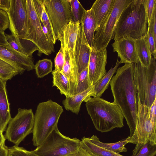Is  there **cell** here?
Returning <instances> with one entry per match:
<instances>
[{
	"label": "cell",
	"mask_w": 156,
	"mask_h": 156,
	"mask_svg": "<svg viewBox=\"0 0 156 156\" xmlns=\"http://www.w3.org/2000/svg\"><path fill=\"white\" fill-rule=\"evenodd\" d=\"M110 83L114 102L120 108L129 128L131 136L135 128L138 108L134 79V63L117 69Z\"/></svg>",
	"instance_id": "obj_1"
},
{
	"label": "cell",
	"mask_w": 156,
	"mask_h": 156,
	"mask_svg": "<svg viewBox=\"0 0 156 156\" xmlns=\"http://www.w3.org/2000/svg\"><path fill=\"white\" fill-rule=\"evenodd\" d=\"M146 0H132L122 12L116 24L114 41L125 37L136 40L147 33Z\"/></svg>",
	"instance_id": "obj_2"
},
{
	"label": "cell",
	"mask_w": 156,
	"mask_h": 156,
	"mask_svg": "<svg viewBox=\"0 0 156 156\" xmlns=\"http://www.w3.org/2000/svg\"><path fill=\"white\" fill-rule=\"evenodd\" d=\"M86 107L95 129L101 133L110 131L124 126V118L119 107L100 97L91 98Z\"/></svg>",
	"instance_id": "obj_3"
},
{
	"label": "cell",
	"mask_w": 156,
	"mask_h": 156,
	"mask_svg": "<svg viewBox=\"0 0 156 156\" xmlns=\"http://www.w3.org/2000/svg\"><path fill=\"white\" fill-rule=\"evenodd\" d=\"M62 107L51 100L39 103L34 115L32 131L34 145L41 144L56 127Z\"/></svg>",
	"instance_id": "obj_4"
},
{
	"label": "cell",
	"mask_w": 156,
	"mask_h": 156,
	"mask_svg": "<svg viewBox=\"0 0 156 156\" xmlns=\"http://www.w3.org/2000/svg\"><path fill=\"white\" fill-rule=\"evenodd\" d=\"M156 58L151 57L148 67L139 61L134 63V79L140 102L149 108L156 99Z\"/></svg>",
	"instance_id": "obj_5"
},
{
	"label": "cell",
	"mask_w": 156,
	"mask_h": 156,
	"mask_svg": "<svg viewBox=\"0 0 156 156\" xmlns=\"http://www.w3.org/2000/svg\"><path fill=\"white\" fill-rule=\"evenodd\" d=\"M80 140L62 134L58 127L33 151L38 156H64L77 150Z\"/></svg>",
	"instance_id": "obj_6"
},
{
	"label": "cell",
	"mask_w": 156,
	"mask_h": 156,
	"mask_svg": "<svg viewBox=\"0 0 156 156\" xmlns=\"http://www.w3.org/2000/svg\"><path fill=\"white\" fill-rule=\"evenodd\" d=\"M132 0H115L114 5L106 18L95 31L94 48L98 50L106 49L115 37L116 24L123 10Z\"/></svg>",
	"instance_id": "obj_7"
},
{
	"label": "cell",
	"mask_w": 156,
	"mask_h": 156,
	"mask_svg": "<svg viewBox=\"0 0 156 156\" xmlns=\"http://www.w3.org/2000/svg\"><path fill=\"white\" fill-rule=\"evenodd\" d=\"M43 3L50 20L56 40L64 38L66 26L72 21L68 0H44Z\"/></svg>",
	"instance_id": "obj_8"
},
{
	"label": "cell",
	"mask_w": 156,
	"mask_h": 156,
	"mask_svg": "<svg viewBox=\"0 0 156 156\" xmlns=\"http://www.w3.org/2000/svg\"><path fill=\"white\" fill-rule=\"evenodd\" d=\"M28 14V33L24 40L33 43L38 48V55H49L55 51L54 44L44 34L40 21L36 12L33 0H26Z\"/></svg>",
	"instance_id": "obj_9"
},
{
	"label": "cell",
	"mask_w": 156,
	"mask_h": 156,
	"mask_svg": "<svg viewBox=\"0 0 156 156\" xmlns=\"http://www.w3.org/2000/svg\"><path fill=\"white\" fill-rule=\"evenodd\" d=\"M34 118L31 109L19 108L17 114L8 123L4 135L5 139L18 146L28 135L32 133Z\"/></svg>",
	"instance_id": "obj_10"
},
{
	"label": "cell",
	"mask_w": 156,
	"mask_h": 156,
	"mask_svg": "<svg viewBox=\"0 0 156 156\" xmlns=\"http://www.w3.org/2000/svg\"><path fill=\"white\" fill-rule=\"evenodd\" d=\"M138 112L137 119L134 132L131 136L126 138L128 143L139 146L149 141L156 144V126L149 117L148 108L142 105L136 94Z\"/></svg>",
	"instance_id": "obj_11"
},
{
	"label": "cell",
	"mask_w": 156,
	"mask_h": 156,
	"mask_svg": "<svg viewBox=\"0 0 156 156\" xmlns=\"http://www.w3.org/2000/svg\"><path fill=\"white\" fill-rule=\"evenodd\" d=\"M7 13L11 34L17 39L24 40L28 33L26 0H10V8Z\"/></svg>",
	"instance_id": "obj_12"
},
{
	"label": "cell",
	"mask_w": 156,
	"mask_h": 156,
	"mask_svg": "<svg viewBox=\"0 0 156 156\" xmlns=\"http://www.w3.org/2000/svg\"><path fill=\"white\" fill-rule=\"evenodd\" d=\"M0 58L14 67L20 74L26 70L29 71L34 69L32 57L17 52L9 44L7 45L0 44Z\"/></svg>",
	"instance_id": "obj_13"
},
{
	"label": "cell",
	"mask_w": 156,
	"mask_h": 156,
	"mask_svg": "<svg viewBox=\"0 0 156 156\" xmlns=\"http://www.w3.org/2000/svg\"><path fill=\"white\" fill-rule=\"evenodd\" d=\"M107 49L101 50L92 48L88 66L90 82L94 85L106 73Z\"/></svg>",
	"instance_id": "obj_14"
},
{
	"label": "cell",
	"mask_w": 156,
	"mask_h": 156,
	"mask_svg": "<svg viewBox=\"0 0 156 156\" xmlns=\"http://www.w3.org/2000/svg\"><path fill=\"white\" fill-rule=\"evenodd\" d=\"M112 44L113 51L120 58V64L135 63L139 61L135 46V40L125 37L114 41Z\"/></svg>",
	"instance_id": "obj_15"
},
{
	"label": "cell",
	"mask_w": 156,
	"mask_h": 156,
	"mask_svg": "<svg viewBox=\"0 0 156 156\" xmlns=\"http://www.w3.org/2000/svg\"><path fill=\"white\" fill-rule=\"evenodd\" d=\"M91 48L85 38L80 24L78 34L74 51V56L78 74L88 66Z\"/></svg>",
	"instance_id": "obj_16"
},
{
	"label": "cell",
	"mask_w": 156,
	"mask_h": 156,
	"mask_svg": "<svg viewBox=\"0 0 156 156\" xmlns=\"http://www.w3.org/2000/svg\"><path fill=\"white\" fill-rule=\"evenodd\" d=\"M80 23L70 22L66 27L64 32V44L68 48L72 66L77 69L74 51L76 39L80 29Z\"/></svg>",
	"instance_id": "obj_17"
},
{
	"label": "cell",
	"mask_w": 156,
	"mask_h": 156,
	"mask_svg": "<svg viewBox=\"0 0 156 156\" xmlns=\"http://www.w3.org/2000/svg\"><path fill=\"white\" fill-rule=\"evenodd\" d=\"M7 81L0 78V131L3 133L12 118L6 90Z\"/></svg>",
	"instance_id": "obj_18"
},
{
	"label": "cell",
	"mask_w": 156,
	"mask_h": 156,
	"mask_svg": "<svg viewBox=\"0 0 156 156\" xmlns=\"http://www.w3.org/2000/svg\"><path fill=\"white\" fill-rule=\"evenodd\" d=\"M93 86L86 90L73 96L66 97L62 101V104L65 109L78 114L80 110L82 103L86 102L91 96L94 97Z\"/></svg>",
	"instance_id": "obj_19"
},
{
	"label": "cell",
	"mask_w": 156,
	"mask_h": 156,
	"mask_svg": "<svg viewBox=\"0 0 156 156\" xmlns=\"http://www.w3.org/2000/svg\"><path fill=\"white\" fill-rule=\"evenodd\" d=\"M115 2V0H96L93 4L91 9L95 21L96 31L109 14Z\"/></svg>",
	"instance_id": "obj_20"
},
{
	"label": "cell",
	"mask_w": 156,
	"mask_h": 156,
	"mask_svg": "<svg viewBox=\"0 0 156 156\" xmlns=\"http://www.w3.org/2000/svg\"><path fill=\"white\" fill-rule=\"evenodd\" d=\"M87 41L92 48H94V37L96 24L93 11L91 8L86 10L81 22Z\"/></svg>",
	"instance_id": "obj_21"
},
{
	"label": "cell",
	"mask_w": 156,
	"mask_h": 156,
	"mask_svg": "<svg viewBox=\"0 0 156 156\" xmlns=\"http://www.w3.org/2000/svg\"><path fill=\"white\" fill-rule=\"evenodd\" d=\"M135 46L138 60L141 66L148 67L151 64L152 56L148 44L146 34L135 40Z\"/></svg>",
	"instance_id": "obj_22"
},
{
	"label": "cell",
	"mask_w": 156,
	"mask_h": 156,
	"mask_svg": "<svg viewBox=\"0 0 156 156\" xmlns=\"http://www.w3.org/2000/svg\"><path fill=\"white\" fill-rule=\"evenodd\" d=\"M34 7L40 21L48 29L52 43L55 44L56 40L53 28L43 0H33Z\"/></svg>",
	"instance_id": "obj_23"
},
{
	"label": "cell",
	"mask_w": 156,
	"mask_h": 156,
	"mask_svg": "<svg viewBox=\"0 0 156 156\" xmlns=\"http://www.w3.org/2000/svg\"><path fill=\"white\" fill-rule=\"evenodd\" d=\"M120 63L118 59L115 66L112 67L94 85V97H101L105 91L108 88L113 75L116 72Z\"/></svg>",
	"instance_id": "obj_24"
},
{
	"label": "cell",
	"mask_w": 156,
	"mask_h": 156,
	"mask_svg": "<svg viewBox=\"0 0 156 156\" xmlns=\"http://www.w3.org/2000/svg\"><path fill=\"white\" fill-rule=\"evenodd\" d=\"M80 145L92 156H123L101 147L91 141L89 137H83Z\"/></svg>",
	"instance_id": "obj_25"
},
{
	"label": "cell",
	"mask_w": 156,
	"mask_h": 156,
	"mask_svg": "<svg viewBox=\"0 0 156 156\" xmlns=\"http://www.w3.org/2000/svg\"><path fill=\"white\" fill-rule=\"evenodd\" d=\"M53 87H55L60 94L66 97L71 96L70 83L68 79L61 72L54 70L52 72Z\"/></svg>",
	"instance_id": "obj_26"
},
{
	"label": "cell",
	"mask_w": 156,
	"mask_h": 156,
	"mask_svg": "<svg viewBox=\"0 0 156 156\" xmlns=\"http://www.w3.org/2000/svg\"><path fill=\"white\" fill-rule=\"evenodd\" d=\"M89 138L95 144L113 152L119 154L122 152H127V151L125 147V145L128 143L126 138L116 142L110 143L101 141L96 135H93Z\"/></svg>",
	"instance_id": "obj_27"
},
{
	"label": "cell",
	"mask_w": 156,
	"mask_h": 156,
	"mask_svg": "<svg viewBox=\"0 0 156 156\" xmlns=\"http://www.w3.org/2000/svg\"><path fill=\"white\" fill-rule=\"evenodd\" d=\"M156 154V144L149 141L144 144L136 145L131 156H155Z\"/></svg>",
	"instance_id": "obj_28"
},
{
	"label": "cell",
	"mask_w": 156,
	"mask_h": 156,
	"mask_svg": "<svg viewBox=\"0 0 156 156\" xmlns=\"http://www.w3.org/2000/svg\"><path fill=\"white\" fill-rule=\"evenodd\" d=\"M71 7L72 21L80 23L86 10L78 0H68Z\"/></svg>",
	"instance_id": "obj_29"
},
{
	"label": "cell",
	"mask_w": 156,
	"mask_h": 156,
	"mask_svg": "<svg viewBox=\"0 0 156 156\" xmlns=\"http://www.w3.org/2000/svg\"><path fill=\"white\" fill-rule=\"evenodd\" d=\"M53 64L51 60L44 59L39 60L34 66V69L37 77H43L52 72Z\"/></svg>",
	"instance_id": "obj_30"
},
{
	"label": "cell",
	"mask_w": 156,
	"mask_h": 156,
	"mask_svg": "<svg viewBox=\"0 0 156 156\" xmlns=\"http://www.w3.org/2000/svg\"><path fill=\"white\" fill-rule=\"evenodd\" d=\"M19 74L16 68L0 58V78L7 81Z\"/></svg>",
	"instance_id": "obj_31"
},
{
	"label": "cell",
	"mask_w": 156,
	"mask_h": 156,
	"mask_svg": "<svg viewBox=\"0 0 156 156\" xmlns=\"http://www.w3.org/2000/svg\"><path fill=\"white\" fill-rule=\"evenodd\" d=\"M76 94L81 93L92 86L90 81L88 66L79 74Z\"/></svg>",
	"instance_id": "obj_32"
},
{
	"label": "cell",
	"mask_w": 156,
	"mask_h": 156,
	"mask_svg": "<svg viewBox=\"0 0 156 156\" xmlns=\"http://www.w3.org/2000/svg\"><path fill=\"white\" fill-rule=\"evenodd\" d=\"M7 40L10 46L17 52L24 55L32 57L23 45L20 39H16L12 34H5Z\"/></svg>",
	"instance_id": "obj_33"
},
{
	"label": "cell",
	"mask_w": 156,
	"mask_h": 156,
	"mask_svg": "<svg viewBox=\"0 0 156 156\" xmlns=\"http://www.w3.org/2000/svg\"><path fill=\"white\" fill-rule=\"evenodd\" d=\"M61 47L59 50L55 58V70L62 72L65 61V48L64 38L60 41Z\"/></svg>",
	"instance_id": "obj_34"
},
{
	"label": "cell",
	"mask_w": 156,
	"mask_h": 156,
	"mask_svg": "<svg viewBox=\"0 0 156 156\" xmlns=\"http://www.w3.org/2000/svg\"><path fill=\"white\" fill-rule=\"evenodd\" d=\"M7 156H38L33 151H30L15 145L8 147Z\"/></svg>",
	"instance_id": "obj_35"
},
{
	"label": "cell",
	"mask_w": 156,
	"mask_h": 156,
	"mask_svg": "<svg viewBox=\"0 0 156 156\" xmlns=\"http://www.w3.org/2000/svg\"><path fill=\"white\" fill-rule=\"evenodd\" d=\"M146 35L148 44L151 55L156 58V42L154 39L150 27L148 26L147 31Z\"/></svg>",
	"instance_id": "obj_36"
},
{
	"label": "cell",
	"mask_w": 156,
	"mask_h": 156,
	"mask_svg": "<svg viewBox=\"0 0 156 156\" xmlns=\"http://www.w3.org/2000/svg\"><path fill=\"white\" fill-rule=\"evenodd\" d=\"M9 27V21L7 14L0 9V30L4 32Z\"/></svg>",
	"instance_id": "obj_37"
},
{
	"label": "cell",
	"mask_w": 156,
	"mask_h": 156,
	"mask_svg": "<svg viewBox=\"0 0 156 156\" xmlns=\"http://www.w3.org/2000/svg\"><path fill=\"white\" fill-rule=\"evenodd\" d=\"M156 8V0H146V9L148 24L150 23L154 9Z\"/></svg>",
	"instance_id": "obj_38"
},
{
	"label": "cell",
	"mask_w": 156,
	"mask_h": 156,
	"mask_svg": "<svg viewBox=\"0 0 156 156\" xmlns=\"http://www.w3.org/2000/svg\"><path fill=\"white\" fill-rule=\"evenodd\" d=\"M156 99L151 107L148 108L149 117L151 122L156 126Z\"/></svg>",
	"instance_id": "obj_39"
},
{
	"label": "cell",
	"mask_w": 156,
	"mask_h": 156,
	"mask_svg": "<svg viewBox=\"0 0 156 156\" xmlns=\"http://www.w3.org/2000/svg\"><path fill=\"white\" fill-rule=\"evenodd\" d=\"M151 30L155 41L156 42V8L154 9L151 19L148 24Z\"/></svg>",
	"instance_id": "obj_40"
},
{
	"label": "cell",
	"mask_w": 156,
	"mask_h": 156,
	"mask_svg": "<svg viewBox=\"0 0 156 156\" xmlns=\"http://www.w3.org/2000/svg\"><path fill=\"white\" fill-rule=\"evenodd\" d=\"M64 156H92L80 145L75 151Z\"/></svg>",
	"instance_id": "obj_41"
},
{
	"label": "cell",
	"mask_w": 156,
	"mask_h": 156,
	"mask_svg": "<svg viewBox=\"0 0 156 156\" xmlns=\"http://www.w3.org/2000/svg\"><path fill=\"white\" fill-rule=\"evenodd\" d=\"M10 0H0V9L7 12L9 11Z\"/></svg>",
	"instance_id": "obj_42"
},
{
	"label": "cell",
	"mask_w": 156,
	"mask_h": 156,
	"mask_svg": "<svg viewBox=\"0 0 156 156\" xmlns=\"http://www.w3.org/2000/svg\"><path fill=\"white\" fill-rule=\"evenodd\" d=\"M0 44L7 45L9 44L7 40L5 34L4 32L0 30Z\"/></svg>",
	"instance_id": "obj_43"
},
{
	"label": "cell",
	"mask_w": 156,
	"mask_h": 156,
	"mask_svg": "<svg viewBox=\"0 0 156 156\" xmlns=\"http://www.w3.org/2000/svg\"><path fill=\"white\" fill-rule=\"evenodd\" d=\"M41 23L43 32L44 34H45V36L46 37L47 39L49 41L52 43L51 41V39L50 35V34L48 29L44 25L43 23L41 22Z\"/></svg>",
	"instance_id": "obj_44"
},
{
	"label": "cell",
	"mask_w": 156,
	"mask_h": 156,
	"mask_svg": "<svg viewBox=\"0 0 156 156\" xmlns=\"http://www.w3.org/2000/svg\"><path fill=\"white\" fill-rule=\"evenodd\" d=\"M8 147L5 144L0 146V156H7Z\"/></svg>",
	"instance_id": "obj_45"
},
{
	"label": "cell",
	"mask_w": 156,
	"mask_h": 156,
	"mask_svg": "<svg viewBox=\"0 0 156 156\" xmlns=\"http://www.w3.org/2000/svg\"><path fill=\"white\" fill-rule=\"evenodd\" d=\"M6 139L3 133L0 131V146L5 144Z\"/></svg>",
	"instance_id": "obj_46"
}]
</instances>
